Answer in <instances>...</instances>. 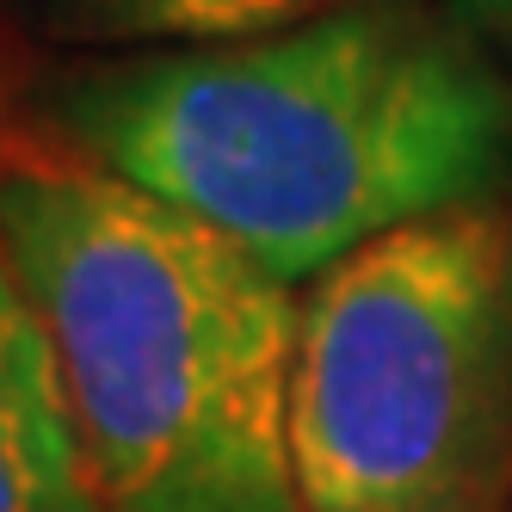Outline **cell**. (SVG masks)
Segmentation results:
<instances>
[{
    "label": "cell",
    "mask_w": 512,
    "mask_h": 512,
    "mask_svg": "<svg viewBox=\"0 0 512 512\" xmlns=\"http://www.w3.org/2000/svg\"><path fill=\"white\" fill-rule=\"evenodd\" d=\"M50 124L68 155L223 229L284 284L512 192V87L408 0L75 68Z\"/></svg>",
    "instance_id": "cell-1"
},
{
    "label": "cell",
    "mask_w": 512,
    "mask_h": 512,
    "mask_svg": "<svg viewBox=\"0 0 512 512\" xmlns=\"http://www.w3.org/2000/svg\"><path fill=\"white\" fill-rule=\"evenodd\" d=\"M0 253L56 346L112 512H303V297L272 266L81 155L0 161Z\"/></svg>",
    "instance_id": "cell-2"
},
{
    "label": "cell",
    "mask_w": 512,
    "mask_h": 512,
    "mask_svg": "<svg viewBox=\"0 0 512 512\" xmlns=\"http://www.w3.org/2000/svg\"><path fill=\"white\" fill-rule=\"evenodd\" d=\"M290 463L303 512H506L512 198L389 229L309 284Z\"/></svg>",
    "instance_id": "cell-3"
},
{
    "label": "cell",
    "mask_w": 512,
    "mask_h": 512,
    "mask_svg": "<svg viewBox=\"0 0 512 512\" xmlns=\"http://www.w3.org/2000/svg\"><path fill=\"white\" fill-rule=\"evenodd\" d=\"M87 438L56 346L0 253V512H93Z\"/></svg>",
    "instance_id": "cell-4"
},
{
    "label": "cell",
    "mask_w": 512,
    "mask_h": 512,
    "mask_svg": "<svg viewBox=\"0 0 512 512\" xmlns=\"http://www.w3.org/2000/svg\"><path fill=\"white\" fill-rule=\"evenodd\" d=\"M50 25L105 44H223L315 19L340 0H31Z\"/></svg>",
    "instance_id": "cell-5"
},
{
    "label": "cell",
    "mask_w": 512,
    "mask_h": 512,
    "mask_svg": "<svg viewBox=\"0 0 512 512\" xmlns=\"http://www.w3.org/2000/svg\"><path fill=\"white\" fill-rule=\"evenodd\" d=\"M457 13H463V25L512 44V0H457Z\"/></svg>",
    "instance_id": "cell-6"
},
{
    "label": "cell",
    "mask_w": 512,
    "mask_h": 512,
    "mask_svg": "<svg viewBox=\"0 0 512 512\" xmlns=\"http://www.w3.org/2000/svg\"><path fill=\"white\" fill-rule=\"evenodd\" d=\"M93 512H112V506H93Z\"/></svg>",
    "instance_id": "cell-7"
},
{
    "label": "cell",
    "mask_w": 512,
    "mask_h": 512,
    "mask_svg": "<svg viewBox=\"0 0 512 512\" xmlns=\"http://www.w3.org/2000/svg\"><path fill=\"white\" fill-rule=\"evenodd\" d=\"M506 512H512V500H506Z\"/></svg>",
    "instance_id": "cell-8"
},
{
    "label": "cell",
    "mask_w": 512,
    "mask_h": 512,
    "mask_svg": "<svg viewBox=\"0 0 512 512\" xmlns=\"http://www.w3.org/2000/svg\"><path fill=\"white\" fill-rule=\"evenodd\" d=\"M0 161H7V155H0Z\"/></svg>",
    "instance_id": "cell-9"
}]
</instances>
